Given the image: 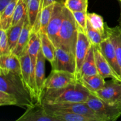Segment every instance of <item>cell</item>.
I'll return each instance as SVG.
<instances>
[{
	"label": "cell",
	"instance_id": "cell-34",
	"mask_svg": "<svg viewBox=\"0 0 121 121\" xmlns=\"http://www.w3.org/2000/svg\"><path fill=\"white\" fill-rule=\"evenodd\" d=\"M13 0H0V13H2L7 6Z\"/></svg>",
	"mask_w": 121,
	"mask_h": 121
},
{
	"label": "cell",
	"instance_id": "cell-24",
	"mask_svg": "<svg viewBox=\"0 0 121 121\" xmlns=\"http://www.w3.org/2000/svg\"><path fill=\"white\" fill-rule=\"evenodd\" d=\"M18 0H13L0 13V28L7 31L12 25L14 10Z\"/></svg>",
	"mask_w": 121,
	"mask_h": 121
},
{
	"label": "cell",
	"instance_id": "cell-17",
	"mask_svg": "<svg viewBox=\"0 0 121 121\" xmlns=\"http://www.w3.org/2000/svg\"><path fill=\"white\" fill-rule=\"evenodd\" d=\"M0 69L9 71L21 76V66L20 57L13 53L0 56Z\"/></svg>",
	"mask_w": 121,
	"mask_h": 121
},
{
	"label": "cell",
	"instance_id": "cell-28",
	"mask_svg": "<svg viewBox=\"0 0 121 121\" xmlns=\"http://www.w3.org/2000/svg\"><path fill=\"white\" fill-rule=\"evenodd\" d=\"M27 4L26 0H18L14 10L12 26L17 24L22 18L27 15Z\"/></svg>",
	"mask_w": 121,
	"mask_h": 121
},
{
	"label": "cell",
	"instance_id": "cell-9",
	"mask_svg": "<svg viewBox=\"0 0 121 121\" xmlns=\"http://www.w3.org/2000/svg\"><path fill=\"white\" fill-rule=\"evenodd\" d=\"M52 67L53 70L67 71L75 74V56L61 47H56L55 60Z\"/></svg>",
	"mask_w": 121,
	"mask_h": 121
},
{
	"label": "cell",
	"instance_id": "cell-26",
	"mask_svg": "<svg viewBox=\"0 0 121 121\" xmlns=\"http://www.w3.org/2000/svg\"><path fill=\"white\" fill-rule=\"evenodd\" d=\"M87 18L92 27L99 32L105 39L108 37L106 28V25L107 24L104 22V18L101 15L95 13H88Z\"/></svg>",
	"mask_w": 121,
	"mask_h": 121
},
{
	"label": "cell",
	"instance_id": "cell-27",
	"mask_svg": "<svg viewBox=\"0 0 121 121\" xmlns=\"http://www.w3.org/2000/svg\"><path fill=\"white\" fill-rule=\"evenodd\" d=\"M54 3L51 4L42 9L40 20V28L39 33H46L47 32V26L52 17Z\"/></svg>",
	"mask_w": 121,
	"mask_h": 121
},
{
	"label": "cell",
	"instance_id": "cell-10",
	"mask_svg": "<svg viewBox=\"0 0 121 121\" xmlns=\"http://www.w3.org/2000/svg\"><path fill=\"white\" fill-rule=\"evenodd\" d=\"M50 105L59 109L90 117L93 118L95 121H105L101 117L98 115L95 112H94L86 103H71Z\"/></svg>",
	"mask_w": 121,
	"mask_h": 121
},
{
	"label": "cell",
	"instance_id": "cell-4",
	"mask_svg": "<svg viewBox=\"0 0 121 121\" xmlns=\"http://www.w3.org/2000/svg\"><path fill=\"white\" fill-rule=\"evenodd\" d=\"M86 104L105 121H116L121 116V105L108 104L92 93Z\"/></svg>",
	"mask_w": 121,
	"mask_h": 121
},
{
	"label": "cell",
	"instance_id": "cell-30",
	"mask_svg": "<svg viewBox=\"0 0 121 121\" xmlns=\"http://www.w3.org/2000/svg\"><path fill=\"white\" fill-rule=\"evenodd\" d=\"M65 5L72 12L87 11L88 0H66Z\"/></svg>",
	"mask_w": 121,
	"mask_h": 121
},
{
	"label": "cell",
	"instance_id": "cell-14",
	"mask_svg": "<svg viewBox=\"0 0 121 121\" xmlns=\"http://www.w3.org/2000/svg\"><path fill=\"white\" fill-rule=\"evenodd\" d=\"M42 104L46 112L58 121H95L93 118L86 116L59 109L50 104Z\"/></svg>",
	"mask_w": 121,
	"mask_h": 121
},
{
	"label": "cell",
	"instance_id": "cell-15",
	"mask_svg": "<svg viewBox=\"0 0 121 121\" xmlns=\"http://www.w3.org/2000/svg\"><path fill=\"white\" fill-rule=\"evenodd\" d=\"M102 53L107 60L117 75L121 78V72L116 54L115 48L109 37L103 40L99 44Z\"/></svg>",
	"mask_w": 121,
	"mask_h": 121
},
{
	"label": "cell",
	"instance_id": "cell-35",
	"mask_svg": "<svg viewBox=\"0 0 121 121\" xmlns=\"http://www.w3.org/2000/svg\"><path fill=\"white\" fill-rule=\"evenodd\" d=\"M56 2H61L60 0H41V5L42 7V9L46 6L51 4L54 3Z\"/></svg>",
	"mask_w": 121,
	"mask_h": 121
},
{
	"label": "cell",
	"instance_id": "cell-18",
	"mask_svg": "<svg viewBox=\"0 0 121 121\" xmlns=\"http://www.w3.org/2000/svg\"><path fill=\"white\" fill-rule=\"evenodd\" d=\"M105 79L98 73L93 75L82 77L78 82L85 86L91 93H93L104 87L106 83Z\"/></svg>",
	"mask_w": 121,
	"mask_h": 121
},
{
	"label": "cell",
	"instance_id": "cell-31",
	"mask_svg": "<svg viewBox=\"0 0 121 121\" xmlns=\"http://www.w3.org/2000/svg\"><path fill=\"white\" fill-rule=\"evenodd\" d=\"M0 56L7 55L12 53L9 48L7 31L0 30Z\"/></svg>",
	"mask_w": 121,
	"mask_h": 121
},
{
	"label": "cell",
	"instance_id": "cell-20",
	"mask_svg": "<svg viewBox=\"0 0 121 121\" xmlns=\"http://www.w3.org/2000/svg\"><path fill=\"white\" fill-rule=\"evenodd\" d=\"M41 49L46 60L53 65L55 60L56 47L47 35V33H40Z\"/></svg>",
	"mask_w": 121,
	"mask_h": 121
},
{
	"label": "cell",
	"instance_id": "cell-7",
	"mask_svg": "<svg viewBox=\"0 0 121 121\" xmlns=\"http://www.w3.org/2000/svg\"><path fill=\"white\" fill-rule=\"evenodd\" d=\"M75 74L64 70L52 69L46 79L44 88L46 89H59L76 82ZM44 90V91H45Z\"/></svg>",
	"mask_w": 121,
	"mask_h": 121
},
{
	"label": "cell",
	"instance_id": "cell-12",
	"mask_svg": "<svg viewBox=\"0 0 121 121\" xmlns=\"http://www.w3.org/2000/svg\"><path fill=\"white\" fill-rule=\"evenodd\" d=\"M46 58L40 48L37 58L35 68V78L37 89L38 92V102L37 103L42 104V96L45 88V82L47 78L45 75V61Z\"/></svg>",
	"mask_w": 121,
	"mask_h": 121
},
{
	"label": "cell",
	"instance_id": "cell-22",
	"mask_svg": "<svg viewBox=\"0 0 121 121\" xmlns=\"http://www.w3.org/2000/svg\"><path fill=\"white\" fill-rule=\"evenodd\" d=\"M106 28L108 35L115 46L117 60L121 72V28L119 26L111 28L106 24Z\"/></svg>",
	"mask_w": 121,
	"mask_h": 121
},
{
	"label": "cell",
	"instance_id": "cell-11",
	"mask_svg": "<svg viewBox=\"0 0 121 121\" xmlns=\"http://www.w3.org/2000/svg\"><path fill=\"white\" fill-rule=\"evenodd\" d=\"M94 54L98 73L104 79L111 78L121 82V78L115 72L100 50L99 45L94 46Z\"/></svg>",
	"mask_w": 121,
	"mask_h": 121
},
{
	"label": "cell",
	"instance_id": "cell-5",
	"mask_svg": "<svg viewBox=\"0 0 121 121\" xmlns=\"http://www.w3.org/2000/svg\"><path fill=\"white\" fill-rule=\"evenodd\" d=\"M65 4L56 2L52 17L47 26V33L56 47H59V34L63 20V9Z\"/></svg>",
	"mask_w": 121,
	"mask_h": 121
},
{
	"label": "cell",
	"instance_id": "cell-13",
	"mask_svg": "<svg viewBox=\"0 0 121 121\" xmlns=\"http://www.w3.org/2000/svg\"><path fill=\"white\" fill-rule=\"evenodd\" d=\"M16 121H58L46 112L42 104L35 103L27 108L25 113Z\"/></svg>",
	"mask_w": 121,
	"mask_h": 121
},
{
	"label": "cell",
	"instance_id": "cell-19",
	"mask_svg": "<svg viewBox=\"0 0 121 121\" xmlns=\"http://www.w3.org/2000/svg\"><path fill=\"white\" fill-rule=\"evenodd\" d=\"M94 54V45L91 44L86 57L82 65L80 79L83 76L98 74Z\"/></svg>",
	"mask_w": 121,
	"mask_h": 121
},
{
	"label": "cell",
	"instance_id": "cell-2",
	"mask_svg": "<svg viewBox=\"0 0 121 121\" xmlns=\"http://www.w3.org/2000/svg\"><path fill=\"white\" fill-rule=\"evenodd\" d=\"M0 91L14 96L18 101V106L22 108L27 109L35 104L21 76L2 69H0Z\"/></svg>",
	"mask_w": 121,
	"mask_h": 121
},
{
	"label": "cell",
	"instance_id": "cell-21",
	"mask_svg": "<svg viewBox=\"0 0 121 121\" xmlns=\"http://www.w3.org/2000/svg\"><path fill=\"white\" fill-rule=\"evenodd\" d=\"M41 48V39L40 33L32 30L30 39L27 46V51L31 59V65L35 66L38 54Z\"/></svg>",
	"mask_w": 121,
	"mask_h": 121
},
{
	"label": "cell",
	"instance_id": "cell-29",
	"mask_svg": "<svg viewBox=\"0 0 121 121\" xmlns=\"http://www.w3.org/2000/svg\"><path fill=\"white\" fill-rule=\"evenodd\" d=\"M86 34L91 43L94 46L99 45L100 43L105 39L99 32H98L96 30L92 27L88 18L87 21Z\"/></svg>",
	"mask_w": 121,
	"mask_h": 121
},
{
	"label": "cell",
	"instance_id": "cell-37",
	"mask_svg": "<svg viewBox=\"0 0 121 121\" xmlns=\"http://www.w3.org/2000/svg\"><path fill=\"white\" fill-rule=\"evenodd\" d=\"M66 0H60V1H61V2H63V3L65 4V1H66Z\"/></svg>",
	"mask_w": 121,
	"mask_h": 121
},
{
	"label": "cell",
	"instance_id": "cell-8",
	"mask_svg": "<svg viewBox=\"0 0 121 121\" xmlns=\"http://www.w3.org/2000/svg\"><path fill=\"white\" fill-rule=\"evenodd\" d=\"M91 44L92 43L87 37L86 33H85L79 27L78 41H77L75 50V76L77 81H78L80 79L82 67L84 61L86 59Z\"/></svg>",
	"mask_w": 121,
	"mask_h": 121
},
{
	"label": "cell",
	"instance_id": "cell-32",
	"mask_svg": "<svg viewBox=\"0 0 121 121\" xmlns=\"http://www.w3.org/2000/svg\"><path fill=\"white\" fill-rule=\"evenodd\" d=\"M72 13L79 28L86 33L88 13L87 11H76L72 12Z\"/></svg>",
	"mask_w": 121,
	"mask_h": 121
},
{
	"label": "cell",
	"instance_id": "cell-6",
	"mask_svg": "<svg viewBox=\"0 0 121 121\" xmlns=\"http://www.w3.org/2000/svg\"><path fill=\"white\" fill-rule=\"evenodd\" d=\"M92 94L108 104L121 105V82L115 79L106 82L102 89Z\"/></svg>",
	"mask_w": 121,
	"mask_h": 121
},
{
	"label": "cell",
	"instance_id": "cell-1",
	"mask_svg": "<svg viewBox=\"0 0 121 121\" xmlns=\"http://www.w3.org/2000/svg\"><path fill=\"white\" fill-rule=\"evenodd\" d=\"M91 92L76 81L59 89H46L42 96V104H61L86 103Z\"/></svg>",
	"mask_w": 121,
	"mask_h": 121
},
{
	"label": "cell",
	"instance_id": "cell-23",
	"mask_svg": "<svg viewBox=\"0 0 121 121\" xmlns=\"http://www.w3.org/2000/svg\"><path fill=\"white\" fill-rule=\"evenodd\" d=\"M26 16L24 18L21 19L17 24L14 26H12L7 30V36H8V43H9V48L11 51L13 53L17 46L18 39L20 38V34L22 31L24 24L25 19Z\"/></svg>",
	"mask_w": 121,
	"mask_h": 121
},
{
	"label": "cell",
	"instance_id": "cell-25",
	"mask_svg": "<svg viewBox=\"0 0 121 121\" xmlns=\"http://www.w3.org/2000/svg\"><path fill=\"white\" fill-rule=\"evenodd\" d=\"M27 4V17L28 21L31 26L34 27L37 20H39L41 16L40 10L41 0H26Z\"/></svg>",
	"mask_w": 121,
	"mask_h": 121
},
{
	"label": "cell",
	"instance_id": "cell-16",
	"mask_svg": "<svg viewBox=\"0 0 121 121\" xmlns=\"http://www.w3.org/2000/svg\"><path fill=\"white\" fill-rule=\"evenodd\" d=\"M32 30L33 29H32L31 26L30 24L27 15L20 38H19L16 47H15L14 52H13L14 54H15L19 57L22 56V54L27 50Z\"/></svg>",
	"mask_w": 121,
	"mask_h": 121
},
{
	"label": "cell",
	"instance_id": "cell-38",
	"mask_svg": "<svg viewBox=\"0 0 121 121\" xmlns=\"http://www.w3.org/2000/svg\"><path fill=\"white\" fill-rule=\"evenodd\" d=\"M118 1H120V2H121V0H118Z\"/></svg>",
	"mask_w": 121,
	"mask_h": 121
},
{
	"label": "cell",
	"instance_id": "cell-33",
	"mask_svg": "<svg viewBox=\"0 0 121 121\" xmlns=\"http://www.w3.org/2000/svg\"><path fill=\"white\" fill-rule=\"evenodd\" d=\"M18 101L16 98L12 95L0 91V105L1 106H8L14 105L18 106Z\"/></svg>",
	"mask_w": 121,
	"mask_h": 121
},
{
	"label": "cell",
	"instance_id": "cell-3",
	"mask_svg": "<svg viewBox=\"0 0 121 121\" xmlns=\"http://www.w3.org/2000/svg\"><path fill=\"white\" fill-rule=\"evenodd\" d=\"M79 26L70 10L65 6L63 20L59 34V47L75 56Z\"/></svg>",
	"mask_w": 121,
	"mask_h": 121
},
{
	"label": "cell",
	"instance_id": "cell-36",
	"mask_svg": "<svg viewBox=\"0 0 121 121\" xmlns=\"http://www.w3.org/2000/svg\"><path fill=\"white\" fill-rule=\"evenodd\" d=\"M118 21H119V26H120V27L121 28V13H120V16H119V20H118Z\"/></svg>",
	"mask_w": 121,
	"mask_h": 121
}]
</instances>
